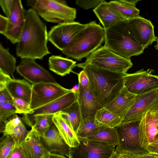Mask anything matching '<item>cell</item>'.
I'll use <instances>...</instances> for the list:
<instances>
[{"label": "cell", "instance_id": "cell-24", "mask_svg": "<svg viewBox=\"0 0 158 158\" xmlns=\"http://www.w3.org/2000/svg\"><path fill=\"white\" fill-rule=\"evenodd\" d=\"M52 121L63 139L70 147L77 146L79 143L78 137L61 115L60 112L53 116Z\"/></svg>", "mask_w": 158, "mask_h": 158}, {"label": "cell", "instance_id": "cell-7", "mask_svg": "<svg viewBox=\"0 0 158 158\" xmlns=\"http://www.w3.org/2000/svg\"><path fill=\"white\" fill-rule=\"evenodd\" d=\"M88 25L75 21L58 24L48 32V41L62 52L77 39Z\"/></svg>", "mask_w": 158, "mask_h": 158}, {"label": "cell", "instance_id": "cell-51", "mask_svg": "<svg viewBox=\"0 0 158 158\" xmlns=\"http://www.w3.org/2000/svg\"><path fill=\"white\" fill-rule=\"evenodd\" d=\"M119 158H131L130 156L125 154H121Z\"/></svg>", "mask_w": 158, "mask_h": 158}, {"label": "cell", "instance_id": "cell-9", "mask_svg": "<svg viewBox=\"0 0 158 158\" xmlns=\"http://www.w3.org/2000/svg\"><path fill=\"white\" fill-rule=\"evenodd\" d=\"M151 69L139 70L123 76L124 86L131 93L138 95L158 89V75Z\"/></svg>", "mask_w": 158, "mask_h": 158}, {"label": "cell", "instance_id": "cell-35", "mask_svg": "<svg viewBox=\"0 0 158 158\" xmlns=\"http://www.w3.org/2000/svg\"><path fill=\"white\" fill-rule=\"evenodd\" d=\"M23 123L22 121L13 129L10 135L15 142L20 144L24 140L29 133Z\"/></svg>", "mask_w": 158, "mask_h": 158}, {"label": "cell", "instance_id": "cell-48", "mask_svg": "<svg viewBox=\"0 0 158 158\" xmlns=\"http://www.w3.org/2000/svg\"><path fill=\"white\" fill-rule=\"evenodd\" d=\"M70 90L72 92L77 94L78 96L80 90L79 84H77L75 85Z\"/></svg>", "mask_w": 158, "mask_h": 158}, {"label": "cell", "instance_id": "cell-18", "mask_svg": "<svg viewBox=\"0 0 158 158\" xmlns=\"http://www.w3.org/2000/svg\"><path fill=\"white\" fill-rule=\"evenodd\" d=\"M20 145L27 158H46L51 153L43 144L41 137L31 129Z\"/></svg>", "mask_w": 158, "mask_h": 158}, {"label": "cell", "instance_id": "cell-50", "mask_svg": "<svg viewBox=\"0 0 158 158\" xmlns=\"http://www.w3.org/2000/svg\"><path fill=\"white\" fill-rule=\"evenodd\" d=\"M121 154L116 150L115 152L110 158H119Z\"/></svg>", "mask_w": 158, "mask_h": 158}, {"label": "cell", "instance_id": "cell-43", "mask_svg": "<svg viewBox=\"0 0 158 158\" xmlns=\"http://www.w3.org/2000/svg\"><path fill=\"white\" fill-rule=\"evenodd\" d=\"M12 79L10 76L0 70V91L5 89L8 83Z\"/></svg>", "mask_w": 158, "mask_h": 158}, {"label": "cell", "instance_id": "cell-25", "mask_svg": "<svg viewBox=\"0 0 158 158\" xmlns=\"http://www.w3.org/2000/svg\"><path fill=\"white\" fill-rule=\"evenodd\" d=\"M76 62L60 56L52 55L48 59L49 69L57 74L64 76L72 72Z\"/></svg>", "mask_w": 158, "mask_h": 158}, {"label": "cell", "instance_id": "cell-13", "mask_svg": "<svg viewBox=\"0 0 158 158\" xmlns=\"http://www.w3.org/2000/svg\"><path fill=\"white\" fill-rule=\"evenodd\" d=\"M17 72L32 84L56 83L54 77L35 60L21 59L16 67Z\"/></svg>", "mask_w": 158, "mask_h": 158}, {"label": "cell", "instance_id": "cell-41", "mask_svg": "<svg viewBox=\"0 0 158 158\" xmlns=\"http://www.w3.org/2000/svg\"><path fill=\"white\" fill-rule=\"evenodd\" d=\"M14 0H0V6L3 13L8 17L11 14Z\"/></svg>", "mask_w": 158, "mask_h": 158}, {"label": "cell", "instance_id": "cell-30", "mask_svg": "<svg viewBox=\"0 0 158 158\" xmlns=\"http://www.w3.org/2000/svg\"><path fill=\"white\" fill-rule=\"evenodd\" d=\"M95 118L108 127L114 128L122 123V119L106 107H102L97 111Z\"/></svg>", "mask_w": 158, "mask_h": 158}, {"label": "cell", "instance_id": "cell-29", "mask_svg": "<svg viewBox=\"0 0 158 158\" xmlns=\"http://www.w3.org/2000/svg\"><path fill=\"white\" fill-rule=\"evenodd\" d=\"M16 58L0 44V70L4 73L13 77L16 69Z\"/></svg>", "mask_w": 158, "mask_h": 158}, {"label": "cell", "instance_id": "cell-47", "mask_svg": "<svg viewBox=\"0 0 158 158\" xmlns=\"http://www.w3.org/2000/svg\"><path fill=\"white\" fill-rule=\"evenodd\" d=\"M46 158H68L66 156L59 154L52 153Z\"/></svg>", "mask_w": 158, "mask_h": 158}, {"label": "cell", "instance_id": "cell-10", "mask_svg": "<svg viewBox=\"0 0 158 158\" xmlns=\"http://www.w3.org/2000/svg\"><path fill=\"white\" fill-rule=\"evenodd\" d=\"M71 91L57 82L32 85L30 107L34 111Z\"/></svg>", "mask_w": 158, "mask_h": 158}, {"label": "cell", "instance_id": "cell-49", "mask_svg": "<svg viewBox=\"0 0 158 158\" xmlns=\"http://www.w3.org/2000/svg\"><path fill=\"white\" fill-rule=\"evenodd\" d=\"M151 112L153 116L156 118L158 122V108L151 111ZM157 129L158 130V124Z\"/></svg>", "mask_w": 158, "mask_h": 158}, {"label": "cell", "instance_id": "cell-28", "mask_svg": "<svg viewBox=\"0 0 158 158\" xmlns=\"http://www.w3.org/2000/svg\"><path fill=\"white\" fill-rule=\"evenodd\" d=\"M85 138L114 147H116L118 143L115 130L114 128L110 127L100 131Z\"/></svg>", "mask_w": 158, "mask_h": 158}, {"label": "cell", "instance_id": "cell-27", "mask_svg": "<svg viewBox=\"0 0 158 158\" xmlns=\"http://www.w3.org/2000/svg\"><path fill=\"white\" fill-rule=\"evenodd\" d=\"M108 127L95 118L82 119L76 134L78 137L86 138Z\"/></svg>", "mask_w": 158, "mask_h": 158}, {"label": "cell", "instance_id": "cell-4", "mask_svg": "<svg viewBox=\"0 0 158 158\" xmlns=\"http://www.w3.org/2000/svg\"><path fill=\"white\" fill-rule=\"evenodd\" d=\"M104 39V28L96 21H91L77 39L62 52L68 57L81 60L99 48Z\"/></svg>", "mask_w": 158, "mask_h": 158}, {"label": "cell", "instance_id": "cell-26", "mask_svg": "<svg viewBox=\"0 0 158 158\" xmlns=\"http://www.w3.org/2000/svg\"><path fill=\"white\" fill-rule=\"evenodd\" d=\"M64 120L76 133L82 119L77 100L64 110L60 112Z\"/></svg>", "mask_w": 158, "mask_h": 158}, {"label": "cell", "instance_id": "cell-34", "mask_svg": "<svg viewBox=\"0 0 158 158\" xmlns=\"http://www.w3.org/2000/svg\"><path fill=\"white\" fill-rule=\"evenodd\" d=\"M16 109L13 104V101L0 106V121L1 123H5L7 119L15 114Z\"/></svg>", "mask_w": 158, "mask_h": 158}, {"label": "cell", "instance_id": "cell-22", "mask_svg": "<svg viewBox=\"0 0 158 158\" xmlns=\"http://www.w3.org/2000/svg\"><path fill=\"white\" fill-rule=\"evenodd\" d=\"M77 101L82 119H95L97 111L102 108L95 98L90 89L85 90L80 87Z\"/></svg>", "mask_w": 158, "mask_h": 158}, {"label": "cell", "instance_id": "cell-53", "mask_svg": "<svg viewBox=\"0 0 158 158\" xmlns=\"http://www.w3.org/2000/svg\"><path fill=\"white\" fill-rule=\"evenodd\" d=\"M157 158H158V155H156V154H155Z\"/></svg>", "mask_w": 158, "mask_h": 158}, {"label": "cell", "instance_id": "cell-40", "mask_svg": "<svg viewBox=\"0 0 158 158\" xmlns=\"http://www.w3.org/2000/svg\"><path fill=\"white\" fill-rule=\"evenodd\" d=\"M7 158H27L20 144L15 143L14 148Z\"/></svg>", "mask_w": 158, "mask_h": 158}, {"label": "cell", "instance_id": "cell-15", "mask_svg": "<svg viewBox=\"0 0 158 158\" xmlns=\"http://www.w3.org/2000/svg\"><path fill=\"white\" fill-rule=\"evenodd\" d=\"M25 10L20 0H14L11 13L8 17L6 32L3 35L13 44L19 41L25 22Z\"/></svg>", "mask_w": 158, "mask_h": 158}, {"label": "cell", "instance_id": "cell-31", "mask_svg": "<svg viewBox=\"0 0 158 158\" xmlns=\"http://www.w3.org/2000/svg\"><path fill=\"white\" fill-rule=\"evenodd\" d=\"M109 3L127 20L139 15L140 10L136 6L124 2L122 0L111 1Z\"/></svg>", "mask_w": 158, "mask_h": 158}, {"label": "cell", "instance_id": "cell-36", "mask_svg": "<svg viewBox=\"0 0 158 158\" xmlns=\"http://www.w3.org/2000/svg\"><path fill=\"white\" fill-rule=\"evenodd\" d=\"M13 102L16 110V113L24 114H32L34 112V111L30 107V104L23 99L13 98Z\"/></svg>", "mask_w": 158, "mask_h": 158}, {"label": "cell", "instance_id": "cell-5", "mask_svg": "<svg viewBox=\"0 0 158 158\" xmlns=\"http://www.w3.org/2000/svg\"><path fill=\"white\" fill-rule=\"evenodd\" d=\"M26 3L48 22L58 24L73 22L76 17V9L63 0H27Z\"/></svg>", "mask_w": 158, "mask_h": 158}, {"label": "cell", "instance_id": "cell-38", "mask_svg": "<svg viewBox=\"0 0 158 158\" xmlns=\"http://www.w3.org/2000/svg\"><path fill=\"white\" fill-rule=\"evenodd\" d=\"M103 0H77L75 3L78 6L85 10L94 8L97 7Z\"/></svg>", "mask_w": 158, "mask_h": 158}, {"label": "cell", "instance_id": "cell-37", "mask_svg": "<svg viewBox=\"0 0 158 158\" xmlns=\"http://www.w3.org/2000/svg\"><path fill=\"white\" fill-rule=\"evenodd\" d=\"M21 118L15 114L5 123L4 129L2 131L3 136L9 135L14 128L21 122Z\"/></svg>", "mask_w": 158, "mask_h": 158}, {"label": "cell", "instance_id": "cell-46", "mask_svg": "<svg viewBox=\"0 0 158 158\" xmlns=\"http://www.w3.org/2000/svg\"><path fill=\"white\" fill-rule=\"evenodd\" d=\"M156 141L150 144L147 150L150 153L158 155V133L155 136Z\"/></svg>", "mask_w": 158, "mask_h": 158}, {"label": "cell", "instance_id": "cell-1", "mask_svg": "<svg viewBox=\"0 0 158 158\" xmlns=\"http://www.w3.org/2000/svg\"><path fill=\"white\" fill-rule=\"evenodd\" d=\"M25 25L16 46V55L21 59H42L51 53L47 45L46 25L32 8L25 10Z\"/></svg>", "mask_w": 158, "mask_h": 158}, {"label": "cell", "instance_id": "cell-23", "mask_svg": "<svg viewBox=\"0 0 158 158\" xmlns=\"http://www.w3.org/2000/svg\"><path fill=\"white\" fill-rule=\"evenodd\" d=\"M32 87V85L27 80L13 78L6 88L13 98L21 99L30 104Z\"/></svg>", "mask_w": 158, "mask_h": 158}, {"label": "cell", "instance_id": "cell-52", "mask_svg": "<svg viewBox=\"0 0 158 158\" xmlns=\"http://www.w3.org/2000/svg\"><path fill=\"white\" fill-rule=\"evenodd\" d=\"M156 41V44L154 46V47L156 50L158 51V37H157Z\"/></svg>", "mask_w": 158, "mask_h": 158}, {"label": "cell", "instance_id": "cell-2", "mask_svg": "<svg viewBox=\"0 0 158 158\" xmlns=\"http://www.w3.org/2000/svg\"><path fill=\"white\" fill-rule=\"evenodd\" d=\"M76 66L82 69L86 73L91 90L102 107H105L111 102L124 86V74L83 63L76 64Z\"/></svg>", "mask_w": 158, "mask_h": 158}, {"label": "cell", "instance_id": "cell-32", "mask_svg": "<svg viewBox=\"0 0 158 158\" xmlns=\"http://www.w3.org/2000/svg\"><path fill=\"white\" fill-rule=\"evenodd\" d=\"M53 115H37L31 117L33 118L31 129L41 137L43 136L53 123Z\"/></svg>", "mask_w": 158, "mask_h": 158}, {"label": "cell", "instance_id": "cell-33", "mask_svg": "<svg viewBox=\"0 0 158 158\" xmlns=\"http://www.w3.org/2000/svg\"><path fill=\"white\" fill-rule=\"evenodd\" d=\"M0 144V158H7L14 148L15 143L10 136H3Z\"/></svg>", "mask_w": 158, "mask_h": 158}, {"label": "cell", "instance_id": "cell-11", "mask_svg": "<svg viewBox=\"0 0 158 158\" xmlns=\"http://www.w3.org/2000/svg\"><path fill=\"white\" fill-rule=\"evenodd\" d=\"M78 137L79 144L71 148L73 158H110L116 151L115 147Z\"/></svg>", "mask_w": 158, "mask_h": 158}, {"label": "cell", "instance_id": "cell-19", "mask_svg": "<svg viewBox=\"0 0 158 158\" xmlns=\"http://www.w3.org/2000/svg\"><path fill=\"white\" fill-rule=\"evenodd\" d=\"M77 100V95L72 92L56 99L50 103L34 110L33 116L37 115H54L68 108Z\"/></svg>", "mask_w": 158, "mask_h": 158}, {"label": "cell", "instance_id": "cell-8", "mask_svg": "<svg viewBox=\"0 0 158 158\" xmlns=\"http://www.w3.org/2000/svg\"><path fill=\"white\" fill-rule=\"evenodd\" d=\"M139 122L140 120L123 123L114 128L118 140L116 149L120 154L124 152H141L147 151L140 146Z\"/></svg>", "mask_w": 158, "mask_h": 158}, {"label": "cell", "instance_id": "cell-39", "mask_svg": "<svg viewBox=\"0 0 158 158\" xmlns=\"http://www.w3.org/2000/svg\"><path fill=\"white\" fill-rule=\"evenodd\" d=\"M78 84L80 87L85 90L90 89L89 78L83 70L80 72L78 74Z\"/></svg>", "mask_w": 158, "mask_h": 158}, {"label": "cell", "instance_id": "cell-16", "mask_svg": "<svg viewBox=\"0 0 158 158\" xmlns=\"http://www.w3.org/2000/svg\"><path fill=\"white\" fill-rule=\"evenodd\" d=\"M41 138L44 146L51 153L62 155L68 158H73L72 148L61 136L53 122L48 130Z\"/></svg>", "mask_w": 158, "mask_h": 158}, {"label": "cell", "instance_id": "cell-20", "mask_svg": "<svg viewBox=\"0 0 158 158\" xmlns=\"http://www.w3.org/2000/svg\"><path fill=\"white\" fill-rule=\"evenodd\" d=\"M93 11L104 29L127 20L109 2L104 0Z\"/></svg>", "mask_w": 158, "mask_h": 158}, {"label": "cell", "instance_id": "cell-21", "mask_svg": "<svg viewBox=\"0 0 158 158\" xmlns=\"http://www.w3.org/2000/svg\"><path fill=\"white\" fill-rule=\"evenodd\" d=\"M136 96L124 86L119 94L105 107L123 120L134 103Z\"/></svg>", "mask_w": 158, "mask_h": 158}, {"label": "cell", "instance_id": "cell-6", "mask_svg": "<svg viewBox=\"0 0 158 158\" xmlns=\"http://www.w3.org/2000/svg\"><path fill=\"white\" fill-rule=\"evenodd\" d=\"M83 63L123 74L127 73L133 65L131 59L122 57L104 46L93 52Z\"/></svg>", "mask_w": 158, "mask_h": 158}, {"label": "cell", "instance_id": "cell-17", "mask_svg": "<svg viewBox=\"0 0 158 158\" xmlns=\"http://www.w3.org/2000/svg\"><path fill=\"white\" fill-rule=\"evenodd\" d=\"M158 121L151 111L147 112L140 119L139 141L140 146L146 150L150 144L156 141L155 137L158 133Z\"/></svg>", "mask_w": 158, "mask_h": 158}, {"label": "cell", "instance_id": "cell-45", "mask_svg": "<svg viewBox=\"0 0 158 158\" xmlns=\"http://www.w3.org/2000/svg\"><path fill=\"white\" fill-rule=\"evenodd\" d=\"M8 23V18L0 15V33L3 35L7 31Z\"/></svg>", "mask_w": 158, "mask_h": 158}, {"label": "cell", "instance_id": "cell-12", "mask_svg": "<svg viewBox=\"0 0 158 158\" xmlns=\"http://www.w3.org/2000/svg\"><path fill=\"white\" fill-rule=\"evenodd\" d=\"M126 22L133 36L144 49L156 41L157 37L155 34L154 26L150 20L139 15L127 19Z\"/></svg>", "mask_w": 158, "mask_h": 158}, {"label": "cell", "instance_id": "cell-42", "mask_svg": "<svg viewBox=\"0 0 158 158\" xmlns=\"http://www.w3.org/2000/svg\"><path fill=\"white\" fill-rule=\"evenodd\" d=\"M121 154L127 155L131 158H157L155 154L150 153L148 151L141 152H124Z\"/></svg>", "mask_w": 158, "mask_h": 158}, {"label": "cell", "instance_id": "cell-54", "mask_svg": "<svg viewBox=\"0 0 158 158\" xmlns=\"http://www.w3.org/2000/svg\"><path fill=\"white\" fill-rule=\"evenodd\" d=\"M158 108V106H157V108L156 109Z\"/></svg>", "mask_w": 158, "mask_h": 158}, {"label": "cell", "instance_id": "cell-44", "mask_svg": "<svg viewBox=\"0 0 158 158\" xmlns=\"http://www.w3.org/2000/svg\"><path fill=\"white\" fill-rule=\"evenodd\" d=\"M12 101L13 98L6 88L0 91V106Z\"/></svg>", "mask_w": 158, "mask_h": 158}, {"label": "cell", "instance_id": "cell-3", "mask_svg": "<svg viewBox=\"0 0 158 158\" xmlns=\"http://www.w3.org/2000/svg\"><path fill=\"white\" fill-rule=\"evenodd\" d=\"M126 20L105 29L104 46L117 54L131 59L132 56L141 54L145 49L130 32Z\"/></svg>", "mask_w": 158, "mask_h": 158}, {"label": "cell", "instance_id": "cell-14", "mask_svg": "<svg viewBox=\"0 0 158 158\" xmlns=\"http://www.w3.org/2000/svg\"><path fill=\"white\" fill-rule=\"evenodd\" d=\"M158 106V89L136 95L134 103L123 118L122 123L139 120L147 112L156 109Z\"/></svg>", "mask_w": 158, "mask_h": 158}]
</instances>
